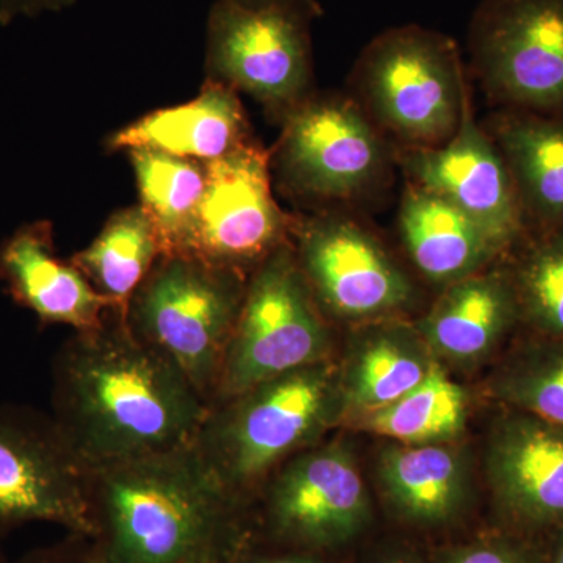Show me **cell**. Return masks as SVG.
I'll return each instance as SVG.
<instances>
[{"label":"cell","instance_id":"cell-1","mask_svg":"<svg viewBox=\"0 0 563 563\" xmlns=\"http://www.w3.org/2000/svg\"><path fill=\"white\" fill-rule=\"evenodd\" d=\"M209 404L124 312L76 332L52 366V420L88 470L195 443Z\"/></svg>","mask_w":563,"mask_h":563},{"label":"cell","instance_id":"cell-2","mask_svg":"<svg viewBox=\"0 0 563 563\" xmlns=\"http://www.w3.org/2000/svg\"><path fill=\"white\" fill-rule=\"evenodd\" d=\"M103 563L233 562L250 542L247 507L195 444L90 470Z\"/></svg>","mask_w":563,"mask_h":563},{"label":"cell","instance_id":"cell-3","mask_svg":"<svg viewBox=\"0 0 563 563\" xmlns=\"http://www.w3.org/2000/svg\"><path fill=\"white\" fill-rule=\"evenodd\" d=\"M343 418L339 366L314 363L213 404L192 444L247 507L282 463L320 442Z\"/></svg>","mask_w":563,"mask_h":563},{"label":"cell","instance_id":"cell-4","mask_svg":"<svg viewBox=\"0 0 563 563\" xmlns=\"http://www.w3.org/2000/svg\"><path fill=\"white\" fill-rule=\"evenodd\" d=\"M247 277L191 255L162 254L125 306L133 335L173 361L209 407Z\"/></svg>","mask_w":563,"mask_h":563},{"label":"cell","instance_id":"cell-5","mask_svg":"<svg viewBox=\"0 0 563 563\" xmlns=\"http://www.w3.org/2000/svg\"><path fill=\"white\" fill-rule=\"evenodd\" d=\"M362 110L404 147H437L453 139L468 106L457 44L409 24L366 44L352 73Z\"/></svg>","mask_w":563,"mask_h":563},{"label":"cell","instance_id":"cell-6","mask_svg":"<svg viewBox=\"0 0 563 563\" xmlns=\"http://www.w3.org/2000/svg\"><path fill=\"white\" fill-rule=\"evenodd\" d=\"M332 335L290 240L247 277L211 406L303 366L331 361Z\"/></svg>","mask_w":563,"mask_h":563},{"label":"cell","instance_id":"cell-7","mask_svg":"<svg viewBox=\"0 0 563 563\" xmlns=\"http://www.w3.org/2000/svg\"><path fill=\"white\" fill-rule=\"evenodd\" d=\"M313 11L217 0L207 27L209 80L243 91L285 120L310 98Z\"/></svg>","mask_w":563,"mask_h":563},{"label":"cell","instance_id":"cell-8","mask_svg":"<svg viewBox=\"0 0 563 563\" xmlns=\"http://www.w3.org/2000/svg\"><path fill=\"white\" fill-rule=\"evenodd\" d=\"M468 51L493 101L563 117V0H481Z\"/></svg>","mask_w":563,"mask_h":563},{"label":"cell","instance_id":"cell-9","mask_svg":"<svg viewBox=\"0 0 563 563\" xmlns=\"http://www.w3.org/2000/svg\"><path fill=\"white\" fill-rule=\"evenodd\" d=\"M36 521L95 539L90 470L51 415L0 406V539Z\"/></svg>","mask_w":563,"mask_h":563},{"label":"cell","instance_id":"cell-10","mask_svg":"<svg viewBox=\"0 0 563 563\" xmlns=\"http://www.w3.org/2000/svg\"><path fill=\"white\" fill-rule=\"evenodd\" d=\"M376 124L357 102L310 96L285 117L276 166L285 188L307 201H354L387 174Z\"/></svg>","mask_w":563,"mask_h":563},{"label":"cell","instance_id":"cell-11","mask_svg":"<svg viewBox=\"0 0 563 563\" xmlns=\"http://www.w3.org/2000/svg\"><path fill=\"white\" fill-rule=\"evenodd\" d=\"M290 242L324 314L369 322L399 318L417 302L413 282L383 243L339 213L291 220Z\"/></svg>","mask_w":563,"mask_h":563},{"label":"cell","instance_id":"cell-12","mask_svg":"<svg viewBox=\"0 0 563 563\" xmlns=\"http://www.w3.org/2000/svg\"><path fill=\"white\" fill-rule=\"evenodd\" d=\"M257 495L269 536L287 550L318 554L342 547L372 518L357 459L344 442L314 443L292 455Z\"/></svg>","mask_w":563,"mask_h":563},{"label":"cell","instance_id":"cell-13","mask_svg":"<svg viewBox=\"0 0 563 563\" xmlns=\"http://www.w3.org/2000/svg\"><path fill=\"white\" fill-rule=\"evenodd\" d=\"M206 166V190L185 255L250 276L290 240L291 220L273 198L268 154L251 141Z\"/></svg>","mask_w":563,"mask_h":563},{"label":"cell","instance_id":"cell-14","mask_svg":"<svg viewBox=\"0 0 563 563\" xmlns=\"http://www.w3.org/2000/svg\"><path fill=\"white\" fill-rule=\"evenodd\" d=\"M410 184L453 202L488 236L499 254L525 228V214L509 168L495 141L465 107L453 139L437 147H404L398 158Z\"/></svg>","mask_w":563,"mask_h":563},{"label":"cell","instance_id":"cell-15","mask_svg":"<svg viewBox=\"0 0 563 563\" xmlns=\"http://www.w3.org/2000/svg\"><path fill=\"white\" fill-rule=\"evenodd\" d=\"M484 466L514 532L539 539L563 523V424L506 409L488 435Z\"/></svg>","mask_w":563,"mask_h":563},{"label":"cell","instance_id":"cell-16","mask_svg":"<svg viewBox=\"0 0 563 563\" xmlns=\"http://www.w3.org/2000/svg\"><path fill=\"white\" fill-rule=\"evenodd\" d=\"M0 285L44 325L88 332L99 328L111 310H120L70 261L58 257L49 221L22 225L0 244Z\"/></svg>","mask_w":563,"mask_h":563},{"label":"cell","instance_id":"cell-17","mask_svg":"<svg viewBox=\"0 0 563 563\" xmlns=\"http://www.w3.org/2000/svg\"><path fill=\"white\" fill-rule=\"evenodd\" d=\"M518 322L512 274L485 268L446 285L417 328L437 361L466 366L490 357Z\"/></svg>","mask_w":563,"mask_h":563},{"label":"cell","instance_id":"cell-18","mask_svg":"<svg viewBox=\"0 0 563 563\" xmlns=\"http://www.w3.org/2000/svg\"><path fill=\"white\" fill-rule=\"evenodd\" d=\"M250 122L236 91L207 80L198 98L152 111L110 139V150H152L210 163L251 143Z\"/></svg>","mask_w":563,"mask_h":563},{"label":"cell","instance_id":"cell-19","mask_svg":"<svg viewBox=\"0 0 563 563\" xmlns=\"http://www.w3.org/2000/svg\"><path fill=\"white\" fill-rule=\"evenodd\" d=\"M437 363L417 325L401 318L363 322L352 335L340 368L344 417H358L398 401L420 385Z\"/></svg>","mask_w":563,"mask_h":563},{"label":"cell","instance_id":"cell-20","mask_svg":"<svg viewBox=\"0 0 563 563\" xmlns=\"http://www.w3.org/2000/svg\"><path fill=\"white\" fill-rule=\"evenodd\" d=\"M377 476L393 509L422 526L454 520L472 493V465L454 443H388Z\"/></svg>","mask_w":563,"mask_h":563},{"label":"cell","instance_id":"cell-21","mask_svg":"<svg viewBox=\"0 0 563 563\" xmlns=\"http://www.w3.org/2000/svg\"><path fill=\"white\" fill-rule=\"evenodd\" d=\"M398 228L415 268L443 287L483 272L499 255L468 214L415 184L404 192Z\"/></svg>","mask_w":563,"mask_h":563},{"label":"cell","instance_id":"cell-22","mask_svg":"<svg viewBox=\"0 0 563 563\" xmlns=\"http://www.w3.org/2000/svg\"><path fill=\"white\" fill-rule=\"evenodd\" d=\"M525 218L563 231V117L514 111L493 125Z\"/></svg>","mask_w":563,"mask_h":563},{"label":"cell","instance_id":"cell-23","mask_svg":"<svg viewBox=\"0 0 563 563\" xmlns=\"http://www.w3.org/2000/svg\"><path fill=\"white\" fill-rule=\"evenodd\" d=\"M141 209L157 231L162 254L185 255L206 190V163L166 152L131 150Z\"/></svg>","mask_w":563,"mask_h":563},{"label":"cell","instance_id":"cell-24","mask_svg":"<svg viewBox=\"0 0 563 563\" xmlns=\"http://www.w3.org/2000/svg\"><path fill=\"white\" fill-rule=\"evenodd\" d=\"M161 255L154 224L135 206L111 214L95 242L69 261L99 295L125 312L133 291Z\"/></svg>","mask_w":563,"mask_h":563},{"label":"cell","instance_id":"cell-25","mask_svg":"<svg viewBox=\"0 0 563 563\" xmlns=\"http://www.w3.org/2000/svg\"><path fill=\"white\" fill-rule=\"evenodd\" d=\"M468 413L465 388L437 363L413 390L383 409L358 415L355 426L398 443H454L465 431Z\"/></svg>","mask_w":563,"mask_h":563},{"label":"cell","instance_id":"cell-26","mask_svg":"<svg viewBox=\"0 0 563 563\" xmlns=\"http://www.w3.org/2000/svg\"><path fill=\"white\" fill-rule=\"evenodd\" d=\"M488 390L506 409L563 424V342L533 333L507 354Z\"/></svg>","mask_w":563,"mask_h":563},{"label":"cell","instance_id":"cell-27","mask_svg":"<svg viewBox=\"0 0 563 563\" xmlns=\"http://www.w3.org/2000/svg\"><path fill=\"white\" fill-rule=\"evenodd\" d=\"M510 274L520 321L537 335L563 342V231L533 240Z\"/></svg>","mask_w":563,"mask_h":563},{"label":"cell","instance_id":"cell-28","mask_svg":"<svg viewBox=\"0 0 563 563\" xmlns=\"http://www.w3.org/2000/svg\"><path fill=\"white\" fill-rule=\"evenodd\" d=\"M440 563H544L539 539L509 532L444 551Z\"/></svg>","mask_w":563,"mask_h":563},{"label":"cell","instance_id":"cell-29","mask_svg":"<svg viewBox=\"0 0 563 563\" xmlns=\"http://www.w3.org/2000/svg\"><path fill=\"white\" fill-rule=\"evenodd\" d=\"M76 0H0V22L7 24L18 16H36L47 11H62Z\"/></svg>","mask_w":563,"mask_h":563},{"label":"cell","instance_id":"cell-30","mask_svg":"<svg viewBox=\"0 0 563 563\" xmlns=\"http://www.w3.org/2000/svg\"><path fill=\"white\" fill-rule=\"evenodd\" d=\"M232 563H325L317 553L287 550L282 553H261L252 550L250 542L244 544Z\"/></svg>","mask_w":563,"mask_h":563},{"label":"cell","instance_id":"cell-31","mask_svg":"<svg viewBox=\"0 0 563 563\" xmlns=\"http://www.w3.org/2000/svg\"><path fill=\"white\" fill-rule=\"evenodd\" d=\"M544 563H563V523L539 537Z\"/></svg>","mask_w":563,"mask_h":563},{"label":"cell","instance_id":"cell-32","mask_svg":"<svg viewBox=\"0 0 563 563\" xmlns=\"http://www.w3.org/2000/svg\"><path fill=\"white\" fill-rule=\"evenodd\" d=\"M21 563H103V561L101 555H99L98 550L95 548V551L85 555V558L84 555H80V558H69V555L60 553H44L33 555V558Z\"/></svg>","mask_w":563,"mask_h":563},{"label":"cell","instance_id":"cell-33","mask_svg":"<svg viewBox=\"0 0 563 563\" xmlns=\"http://www.w3.org/2000/svg\"><path fill=\"white\" fill-rule=\"evenodd\" d=\"M236 2L251 3V5H261V3H287V5L301 7V9L313 11L320 14L321 9L317 0H236Z\"/></svg>","mask_w":563,"mask_h":563},{"label":"cell","instance_id":"cell-34","mask_svg":"<svg viewBox=\"0 0 563 563\" xmlns=\"http://www.w3.org/2000/svg\"><path fill=\"white\" fill-rule=\"evenodd\" d=\"M383 563H413V561H409V559L404 558H391L387 559V561H384Z\"/></svg>","mask_w":563,"mask_h":563},{"label":"cell","instance_id":"cell-35","mask_svg":"<svg viewBox=\"0 0 563 563\" xmlns=\"http://www.w3.org/2000/svg\"><path fill=\"white\" fill-rule=\"evenodd\" d=\"M192 563H231V562L214 561V559H210V561H199V562H192Z\"/></svg>","mask_w":563,"mask_h":563},{"label":"cell","instance_id":"cell-36","mask_svg":"<svg viewBox=\"0 0 563 563\" xmlns=\"http://www.w3.org/2000/svg\"><path fill=\"white\" fill-rule=\"evenodd\" d=\"M0 563H5V561H3L2 551H0Z\"/></svg>","mask_w":563,"mask_h":563}]
</instances>
